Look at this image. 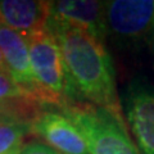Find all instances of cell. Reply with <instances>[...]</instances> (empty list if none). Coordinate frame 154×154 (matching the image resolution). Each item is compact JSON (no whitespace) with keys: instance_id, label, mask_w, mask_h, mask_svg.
<instances>
[{"instance_id":"1","label":"cell","mask_w":154,"mask_h":154,"mask_svg":"<svg viewBox=\"0 0 154 154\" xmlns=\"http://www.w3.org/2000/svg\"><path fill=\"white\" fill-rule=\"evenodd\" d=\"M48 28L59 45L76 96L126 122L116 89L113 63L103 42L82 28L51 18Z\"/></svg>"},{"instance_id":"2","label":"cell","mask_w":154,"mask_h":154,"mask_svg":"<svg viewBox=\"0 0 154 154\" xmlns=\"http://www.w3.org/2000/svg\"><path fill=\"white\" fill-rule=\"evenodd\" d=\"M62 113L84 135L89 154H140L130 136L127 122L119 121L105 109L72 102L62 108Z\"/></svg>"},{"instance_id":"3","label":"cell","mask_w":154,"mask_h":154,"mask_svg":"<svg viewBox=\"0 0 154 154\" xmlns=\"http://www.w3.org/2000/svg\"><path fill=\"white\" fill-rule=\"evenodd\" d=\"M26 41L40 102L58 105L60 109L75 102L77 98L67 75L59 45L49 28L32 33Z\"/></svg>"},{"instance_id":"4","label":"cell","mask_w":154,"mask_h":154,"mask_svg":"<svg viewBox=\"0 0 154 154\" xmlns=\"http://www.w3.org/2000/svg\"><path fill=\"white\" fill-rule=\"evenodd\" d=\"M123 112L140 154H154V88L134 80L125 91Z\"/></svg>"},{"instance_id":"5","label":"cell","mask_w":154,"mask_h":154,"mask_svg":"<svg viewBox=\"0 0 154 154\" xmlns=\"http://www.w3.org/2000/svg\"><path fill=\"white\" fill-rule=\"evenodd\" d=\"M104 3L108 31L121 40H140L154 26V0H113Z\"/></svg>"},{"instance_id":"6","label":"cell","mask_w":154,"mask_h":154,"mask_svg":"<svg viewBox=\"0 0 154 154\" xmlns=\"http://www.w3.org/2000/svg\"><path fill=\"white\" fill-rule=\"evenodd\" d=\"M31 131L59 154H89L84 135L63 113L40 110L31 122Z\"/></svg>"},{"instance_id":"7","label":"cell","mask_w":154,"mask_h":154,"mask_svg":"<svg viewBox=\"0 0 154 154\" xmlns=\"http://www.w3.org/2000/svg\"><path fill=\"white\" fill-rule=\"evenodd\" d=\"M50 18L69 23L104 41L108 33L105 3L93 0H64L51 2Z\"/></svg>"},{"instance_id":"8","label":"cell","mask_w":154,"mask_h":154,"mask_svg":"<svg viewBox=\"0 0 154 154\" xmlns=\"http://www.w3.org/2000/svg\"><path fill=\"white\" fill-rule=\"evenodd\" d=\"M0 50L13 80L33 99L40 102V93L31 69L30 50L26 38L0 23Z\"/></svg>"},{"instance_id":"9","label":"cell","mask_w":154,"mask_h":154,"mask_svg":"<svg viewBox=\"0 0 154 154\" xmlns=\"http://www.w3.org/2000/svg\"><path fill=\"white\" fill-rule=\"evenodd\" d=\"M51 2L0 0V23L25 38L48 27Z\"/></svg>"},{"instance_id":"10","label":"cell","mask_w":154,"mask_h":154,"mask_svg":"<svg viewBox=\"0 0 154 154\" xmlns=\"http://www.w3.org/2000/svg\"><path fill=\"white\" fill-rule=\"evenodd\" d=\"M31 131V125L21 122L0 123V154H8L19 149L23 139Z\"/></svg>"},{"instance_id":"11","label":"cell","mask_w":154,"mask_h":154,"mask_svg":"<svg viewBox=\"0 0 154 154\" xmlns=\"http://www.w3.org/2000/svg\"><path fill=\"white\" fill-rule=\"evenodd\" d=\"M11 99H33V98L26 90H23L9 73L0 72V100H11Z\"/></svg>"},{"instance_id":"12","label":"cell","mask_w":154,"mask_h":154,"mask_svg":"<svg viewBox=\"0 0 154 154\" xmlns=\"http://www.w3.org/2000/svg\"><path fill=\"white\" fill-rule=\"evenodd\" d=\"M18 154H59V153L53 150L49 146L42 145V144L31 143V144H27V145L21 148V150H19Z\"/></svg>"},{"instance_id":"13","label":"cell","mask_w":154,"mask_h":154,"mask_svg":"<svg viewBox=\"0 0 154 154\" xmlns=\"http://www.w3.org/2000/svg\"><path fill=\"white\" fill-rule=\"evenodd\" d=\"M0 72H5V73H9L8 71V67L4 62V58H3V54H2V50H0Z\"/></svg>"},{"instance_id":"14","label":"cell","mask_w":154,"mask_h":154,"mask_svg":"<svg viewBox=\"0 0 154 154\" xmlns=\"http://www.w3.org/2000/svg\"><path fill=\"white\" fill-rule=\"evenodd\" d=\"M19 150H21V148H19V149H16V150H13V152H11V153H8V154H18Z\"/></svg>"}]
</instances>
